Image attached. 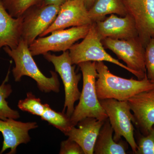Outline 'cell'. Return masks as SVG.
<instances>
[{
	"instance_id": "1",
	"label": "cell",
	"mask_w": 154,
	"mask_h": 154,
	"mask_svg": "<svg viewBox=\"0 0 154 154\" xmlns=\"http://www.w3.org/2000/svg\"><path fill=\"white\" fill-rule=\"evenodd\" d=\"M96 90L99 100L128 101L136 94L154 88V82L147 76L141 80L124 79L112 73L103 62H96Z\"/></svg>"
},
{
	"instance_id": "2",
	"label": "cell",
	"mask_w": 154,
	"mask_h": 154,
	"mask_svg": "<svg viewBox=\"0 0 154 154\" xmlns=\"http://www.w3.org/2000/svg\"><path fill=\"white\" fill-rule=\"evenodd\" d=\"M3 49L15 62V66L12 72L16 82H20L22 77L27 76L36 81L37 87L42 92H59L60 83L56 72L51 71V77L50 78L45 76L33 59L29 45L22 38L16 48L11 49L6 46Z\"/></svg>"
},
{
	"instance_id": "3",
	"label": "cell",
	"mask_w": 154,
	"mask_h": 154,
	"mask_svg": "<svg viewBox=\"0 0 154 154\" xmlns=\"http://www.w3.org/2000/svg\"><path fill=\"white\" fill-rule=\"evenodd\" d=\"M96 62L87 61L78 65L82 74L83 86L79 102L70 117L73 126L86 117H94L101 121L107 118L104 108L100 104L96 94V82L97 73Z\"/></svg>"
},
{
	"instance_id": "4",
	"label": "cell",
	"mask_w": 154,
	"mask_h": 154,
	"mask_svg": "<svg viewBox=\"0 0 154 154\" xmlns=\"http://www.w3.org/2000/svg\"><path fill=\"white\" fill-rule=\"evenodd\" d=\"M99 101L114 131L113 140L119 142L122 137H124L130 146L134 153H135L137 145L134 137V117L128 101H120L113 99Z\"/></svg>"
},
{
	"instance_id": "5",
	"label": "cell",
	"mask_w": 154,
	"mask_h": 154,
	"mask_svg": "<svg viewBox=\"0 0 154 154\" xmlns=\"http://www.w3.org/2000/svg\"><path fill=\"white\" fill-rule=\"evenodd\" d=\"M43 55L46 60L53 64L55 71L62 80L65 95L63 112L65 113L66 109V115L71 117L74 110L75 103L81 96L78 85L82 76L76 73L75 66L72 63L68 50L63 51L59 56L48 52Z\"/></svg>"
},
{
	"instance_id": "6",
	"label": "cell",
	"mask_w": 154,
	"mask_h": 154,
	"mask_svg": "<svg viewBox=\"0 0 154 154\" xmlns=\"http://www.w3.org/2000/svg\"><path fill=\"white\" fill-rule=\"evenodd\" d=\"M102 42L104 47L113 51L119 59L125 63L138 79L147 76L145 48L139 37L128 39L107 38Z\"/></svg>"
},
{
	"instance_id": "7",
	"label": "cell",
	"mask_w": 154,
	"mask_h": 154,
	"mask_svg": "<svg viewBox=\"0 0 154 154\" xmlns=\"http://www.w3.org/2000/svg\"><path fill=\"white\" fill-rule=\"evenodd\" d=\"M72 63L78 65L87 61H107L118 66L133 74L132 71L106 52L94 23L88 34L80 43L74 44L69 50Z\"/></svg>"
},
{
	"instance_id": "8",
	"label": "cell",
	"mask_w": 154,
	"mask_h": 154,
	"mask_svg": "<svg viewBox=\"0 0 154 154\" xmlns=\"http://www.w3.org/2000/svg\"><path fill=\"white\" fill-rule=\"evenodd\" d=\"M92 25L56 30L49 36L36 38L29 45L30 53L35 56L49 51H66L75 42L85 37Z\"/></svg>"
},
{
	"instance_id": "9",
	"label": "cell",
	"mask_w": 154,
	"mask_h": 154,
	"mask_svg": "<svg viewBox=\"0 0 154 154\" xmlns=\"http://www.w3.org/2000/svg\"><path fill=\"white\" fill-rule=\"evenodd\" d=\"M60 7L42 3L28 9L23 14L21 38L29 46L54 22Z\"/></svg>"
},
{
	"instance_id": "10",
	"label": "cell",
	"mask_w": 154,
	"mask_h": 154,
	"mask_svg": "<svg viewBox=\"0 0 154 154\" xmlns=\"http://www.w3.org/2000/svg\"><path fill=\"white\" fill-rule=\"evenodd\" d=\"M127 14L133 18L144 47L154 38V0H122Z\"/></svg>"
},
{
	"instance_id": "11",
	"label": "cell",
	"mask_w": 154,
	"mask_h": 154,
	"mask_svg": "<svg viewBox=\"0 0 154 154\" xmlns=\"http://www.w3.org/2000/svg\"><path fill=\"white\" fill-rule=\"evenodd\" d=\"M93 23L83 0H73L60 6L54 22L39 37L46 36L56 30L91 25Z\"/></svg>"
},
{
	"instance_id": "12",
	"label": "cell",
	"mask_w": 154,
	"mask_h": 154,
	"mask_svg": "<svg viewBox=\"0 0 154 154\" xmlns=\"http://www.w3.org/2000/svg\"><path fill=\"white\" fill-rule=\"evenodd\" d=\"M94 24L102 41L107 38L128 39L139 37L134 20L128 14L122 17L111 14Z\"/></svg>"
},
{
	"instance_id": "13",
	"label": "cell",
	"mask_w": 154,
	"mask_h": 154,
	"mask_svg": "<svg viewBox=\"0 0 154 154\" xmlns=\"http://www.w3.org/2000/svg\"><path fill=\"white\" fill-rule=\"evenodd\" d=\"M134 117L133 123L144 134L154 125V88L141 92L128 100Z\"/></svg>"
},
{
	"instance_id": "14",
	"label": "cell",
	"mask_w": 154,
	"mask_h": 154,
	"mask_svg": "<svg viewBox=\"0 0 154 154\" xmlns=\"http://www.w3.org/2000/svg\"><path fill=\"white\" fill-rule=\"evenodd\" d=\"M36 122H23L16 121L13 119L6 120L0 119V132L4 137L3 146L0 154L8 149H11L9 154L17 152V147L22 143L30 141L29 131L38 127Z\"/></svg>"
},
{
	"instance_id": "15",
	"label": "cell",
	"mask_w": 154,
	"mask_h": 154,
	"mask_svg": "<svg viewBox=\"0 0 154 154\" xmlns=\"http://www.w3.org/2000/svg\"><path fill=\"white\" fill-rule=\"evenodd\" d=\"M105 121L94 117H86L79 122L77 125L78 128L72 127L65 135L76 142L82 148L85 154H94L96 140Z\"/></svg>"
},
{
	"instance_id": "16",
	"label": "cell",
	"mask_w": 154,
	"mask_h": 154,
	"mask_svg": "<svg viewBox=\"0 0 154 154\" xmlns=\"http://www.w3.org/2000/svg\"><path fill=\"white\" fill-rule=\"evenodd\" d=\"M23 17L14 18L9 14L0 0V51L8 46L17 48L21 38Z\"/></svg>"
},
{
	"instance_id": "17",
	"label": "cell",
	"mask_w": 154,
	"mask_h": 154,
	"mask_svg": "<svg viewBox=\"0 0 154 154\" xmlns=\"http://www.w3.org/2000/svg\"><path fill=\"white\" fill-rule=\"evenodd\" d=\"M114 131L107 118L99 131L94 146V154H125L128 143L122 140L119 142L113 138Z\"/></svg>"
},
{
	"instance_id": "18",
	"label": "cell",
	"mask_w": 154,
	"mask_h": 154,
	"mask_svg": "<svg viewBox=\"0 0 154 154\" xmlns=\"http://www.w3.org/2000/svg\"><path fill=\"white\" fill-rule=\"evenodd\" d=\"M88 14L95 23L103 20L107 15L117 14L123 17L128 14L122 0H95Z\"/></svg>"
},
{
	"instance_id": "19",
	"label": "cell",
	"mask_w": 154,
	"mask_h": 154,
	"mask_svg": "<svg viewBox=\"0 0 154 154\" xmlns=\"http://www.w3.org/2000/svg\"><path fill=\"white\" fill-rule=\"evenodd\" d=\"M42 119L60 130L65 134L72 127L70 117L64 112H57L53 110L47 104H45V110L41 116Z\"/></svg>"
},
{
	"instance_id": "20",
	"label": "cell",
	"mask_w": 154,
	"mask_h": 154,
	"mask_svg": "<svg viewBox=\"0 0 154 154\" xmlns=\"http://www.w3.org/2000/svg\"><path fill=\"white\" fill-rule=\"evenodd\" d=\"M9 74L10 70L2 84L0 86V119L4 120L8 119H16L20 117L19 112L11 109L6 100L13 91L11 85L7 84L8 81Z\"/></svg>"
},
{
	"instance_id": "21",
	"label": "cell",
	"mask_w": 154,
	"mask_h": 154,
	"mask_svg": "<svg viewBox=\"0 0 154 154\" xmlns=\"http://www.w3.org/2000/svg\"><path fill=\"white\" fill-rule=\"evenodd\" d=\"M44 0H2L5 8L12 17L18 18L23 16L28 9L39 5Z\"/></svg>"
},
{
	"instance_id": "22",
	"label": "cell",
	"mask_w": 154,
	"mask_h": 154,
	"mask_svg": "<svg viewBox=\"0 0 154 154\" xmlns=\"http://www.w3.org/2000/svg\"><path fill=\"white\" fill-rule=\"evenodd\" d=\"M18 106L22 111L41 116L45 110V104H42L41 99L29 92L27 94L26 99L19 101Z\"/></svg>"
},
{
	"instance_id": "23",
	"label": "cell",
	"mask_w": 154,
	"mask_h": 154,
	"mask_svg": "<svg viewBox=\"0 0 154 154\" xmlns=\"http://www.w3.org/2000/svg\"><path fill=\"white\" fill-rule=\"evenodd\" d=\"M136 154H154V125L147 134L138 141Z\"/></svg>"
},
{
	"instance_id": "24",
	"label": "cell",
	"mask_w": 154,
	"mask_h": 154,
	"mask_svg": "<svg viewBox=\"0 0 154 154\" xmlns=\"http://www.w3.org/2000/svg\"><path fill=\"white\" fill-rule=\"evenodd\" d=\"M145 56L147 77L154 82V38H151L146 45Z\"/></svg>"
},
{
	"instance_id": "25",
	"label": "cell",
	"mask_w": 154,
	"mask_h": 154,
	"mask_svg": "<svg viewBox=\"0 0 154 154\" xmlns=\"http://www.w3.org/2000/svg\"><path fill=\"white\" fill-rule=\"evenodd\" d=\"M59 154H85V153L82 148L76 142L68 138L61 143Z\"/></svg>"
},
{
	"instance_id": "26",
	"label": "cell",
	"mask_w": 154,
	"mask_h": 154,
	"mask_svg": "<svg viewBox=\"0 0 154 154\" xmlns=\"http://www.w3.org/2000/svg\"><path fill=\"white\" fill-rule=\"evenodd\" d=\"M71 1L73 0H44L42 3L45 5H54L60 6L64 3Z\"/></svg>"
},
{
	"instance_id": "27",
	"label": "cell",
	"mask_w": 154,
	"mask_h": 154,
	"mask_svg": "<svg viewBox=\"0 0 154 154\" xmlns=\"http://www.w3.org/2000/svg\"><path fill=\"white\" fill-rule=\"evenodd\" d=\"M83 1L85 3L86 8L88 11L89 9L91 8V6L93 5L95 0H83Z\"/></svg>"
}]
</instances>
